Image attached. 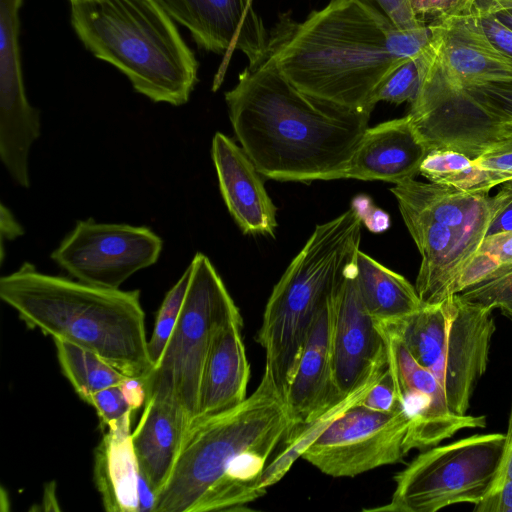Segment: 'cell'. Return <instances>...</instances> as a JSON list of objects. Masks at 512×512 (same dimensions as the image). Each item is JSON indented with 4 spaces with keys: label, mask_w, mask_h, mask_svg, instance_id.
Segmentation results:
<instances>
[{
    "label": "cell",
    "mask_w": 512,
    "mask_h": 512,
    "mask_svg": "<svg viewBox=\"0 0 512 512\" xmlns=\"http://www.w3.org/2000/svg\"><path fill=\"white\" fill-rule=\"evenodd\" d=\"M458 294L490 310L500 309L512 319V263L501 265L489 277Z\"/></svg>",
    "instance_id": "29"
},
{
    "label": "cell",
    "mask_w": 512,
    "mask_h": 512,
    "mask_svg": "<svg viewBox=\"0 0 512 512\" xmlns=\"http://www.w3.org/2000/svg\"><path fill=\"white\" fill-rule=\"evenodd\" d=\"M432 35L431 24L402 31L351 0H331L302 22L281 14L269 32L268 55L303 93L350 110L372 112L388 74L417 58Z\"/></svg>",
    "instance_id": "2"
},
{
    "label": "cell",
    "mask_w": 512,
    "mask_h": 512,
    "mask_svg": "<svg viewBox=\"0 0 512 512\" xmlns=\"http://www.w3.org/2000/svg\"><path fill=\"white\" fill-rule=\"evenodd\" d=\"M471 11L492 14L498 20L512 29V3L489 6H472L470 12Z\"/></svg>",
    "instance_id": "44"
},
{
    "label": "cell",
    "mask_w": 512,
    "mask_h": 512,
    "mask_svg": "<svg viewBox=\"0 0 512 512\" xmlns=\"http://www.w3.org/2000/svg\"><path fill=\"white\" fill-rule=\"evenodd\" d=\"M474 512H512V478L491 487L474 505Z\"/></svg>",
    "instance_id": "37"
},
{
    "label": "cell",
    "mask_w": 512,
    "mask_h": 512,
    "mask_svg": "<svg viewBox=\"0 0 512 512\" xmlns=\"http://www.w3.org/2000/svg\"><path fill=\"white\" fill-rule=\"evenodd\" d=\"M430 24L433 35L419 55L421 85L415 100L512 81V58L489 42L471 12Z\"/></svg>",
    "instance_id": "11"
},
{
    "label": "cell",
    "mask_w": 512,
    "mask_h": 512,
    "mask_svg": "<svg viewBox=\"0 0 512 512\" xmlns=\"http://www.w3.org/2000/svg\"><path fill=\"white\" fill-rule=\"evenodd\" d=\"M340 401L332 366L329 296L305 342L285 402L296 426L312 422Z\"/></svg>",
    "instance_id": "21"
},
{
    "label": "cell",
    "mask_w": 512,
    "mask_h": 512,
    "mask_svg": "<svg viewBox=\"0 0 512 512\" xmlns=\"http://www.w3.org/2000/svg\"><path fill=\"white\" fill-rule=\"evenodd\" d=\"M512 320V319H511ZM506 443L504 455L499 467V470L495 476L492 486L499 484L501 481L512 478V402L508 417L507 430L505 432Z\"/></svg>",
    "instance_id": "42"
},
{
    "label": "cell",
    "mask_w": 512,
    "mask_h": 512,
    "mask_svg": "<svg viewBox=\"0 0 512 512\" xmlns=\"http://www.w3.org/2000/svg\"><path fill=\"white\" fill-rule=\"evenodd\" d=\"M359 404L377 411L390 412L401 407L389 368L367 390Z\"/></svg>",
    "instance_id": "35"
},
{
    "label": "cell",
    "mask_w": 512,
    "mask_h": 512,
    "mask_svg": "<svg viewBox=\"0 0 512 512\" xmlns=\"http://www.w3.org/2000/svg\"><path fill=\"white\" fill-rule=\"evenodd\" d=\"M0 298L29 327L96 353L126 376L144 380L152 370L139 290L97 287L25 262L1 277Z\"/></svg>",
    "instance_id": "4"
},
{
    "label": "cell",
    "mask_w": 512,
    "mask_h": 512,
    "mask_svg": "<svg viewBox=\"0 0 512 512\" xmlns=\"http://www.w3.org/2000/svg\"><path fill=\"white\" fill-rule=\"evenodd\" d=\"M225 101L241 148L261 175L277 181L339 179L371 114L303 93L268 53L239 74Z\"/></svg>",
    "instance_id": "1"
},
{
    "label": "cell",
    "mask_w": 512,
    "mask_h": 512,
    "mask_svg": "<svg viewBox=\"0 0 512 512\" xmlns=\"http://www.w3.org/2000/svg\"><path fill=\"white\" fill-rule=\"evenodd\" d=\"M492 311L454 294L402 321L379 326L396 334L443 388L450 409L466 415L487 370L496 330Z\"/></svg>",
    "instance_id": "7"
},
{
    "label": "cell",
    "mask_w": 512,
    "mask_h": 512,
    "mask_svg": "<svg viewBox=\"0 0 512 512\" xmlns=\"http://www.w3.org/2000/svg\"><path fill=\"white\" fill-rule=\"evenodd\" d=\"M408 115L428 151L454 150L475 160L512 146V121L491 115L464 92L416 100Z\"/></svg>",
    "instance_id": "16"
},
{
    "label": "cell",
    "mask_w": 512,
    "mask_h": 512,
    "mask_svg": "<svg viewBox=\"0 0 512 512\" xmlns=\"http://www.w3.org/2000/svg\"><path fill=\"white\" fill-rule=\"evenodd\" d=\"M162 239L150 228L129 224L77 221L51 253V259L76 280L109 289L153 265Z\"/></svg>",
    "instance_id": "12"
},
{
    "label": "cell",
    "mask_w": 512,
    "mask_h": 512,
    "mask_svg": "<svg viewBox=\"0 0 512 512\" xmlns=\"http://www.w3.org/2000/svg\"><path fill=\"white\" fill-rule=\"evenodd\" d=\"M70 1H73V0H70Z\"/></svg>",
    "instance_id": "47"
},
{
    "label": "cell",
    "mask_w": 512,
    "mask_h": 512,
    "mask_svg": "<svg viewBox=\"0 0 512 512\" xmlns=\"http://www.w3.org/2000/svg\"><path fill=\"white\" fill-rule=\"evenodd\" d=\"M130 417L107 427L95 449L94 480L108 512H139L141 471L133 448Z\"/></svg>",
    "instance_id": "24"
},
{
    "label": "cell",
    "mask_w": 512,
    "mask_h": 512,
    "mask_svg": "<svg viewBox=\"0 0 512 512\" xmlns=\"http://www.w3.org/2000/svg\"><path fill=\"white\" fill-rule=\"evenodd\" d=\"M474 162L484 169L504 173L512 179V146L485 154Z\"/></svg>",
    "instance_id": "39"
},
{
    "label": "cell",
    "mask_w": 512,
    "mask_h": 512,
    "mask_svg": "<svg viewBox=\"0 0 512 512\" xmlns=\"http://www.w3.org/2000/svg\"><path fill=\"white\" fill-rule=\"evenodd\" d=\"M512 3V0H474L472 6H489Z\"/></svg>",
    "instance_id": "46"
},
{
    "label": "cell",
    "mask_w": 512,
    "mask_h": 512,
    "mask_svg": "<svg viewBox=\"0 0 512 512\" xmlns=\"http://www.w3.org/2000/svg\"><path fill=\"white\" fill-rule=\"evenodd\" d=\"M411 422L402 408L383 412L356 403L333 419L301 457L323 474L355 477L401 461Z\"/></svg>",
    "instance_id": "10"
},
{
    "label": "cell",
    "mask_w": 512,
    "mask_h": 512,
    "mask_svg": "<svg viewBox=\"0 0 512 512\" xmlns=\"http://www.w3.org/2000/svg\"><path fill=\"white\" fill-rule=\"evenodd\" d=\"M188 430L187 417L172 403L155 398L145 402L132 443L140 471L157 495L172 473Z\"/></svg>",
    "instance_id": "22"
},
{
    "label": "cell",
    "mask_w": 512,
    "mask_h": 512,
    "mask_svg": "<svg viewBox=\"0 0 512 512\" xmlns=\"http://www.w3.org/2000/svg\"><path fill=\"white\" fill-rule=\"evenodd\" d=\"M292 421L271 371L236 407L191 427L154 512L244 509L266 493L261 479Z\"/></svg>",
    "instance_id": "3"
},
{
    "label": "cell",
    "mask_w": 512,
    "mask_h": 512,
    "mask_svg": "<svg viewBox=\"0 0 512 512\" xmlns=\"http://www.w3.org/2000/svg\"><path fill=\"white\" fill-rule=\"evenodd\" d=\"M157 1V0H156Z\"/></svg>",
    "instance_id": "48"
},
{
    "label": "cell",
    "mask_w": 512,
    "mask_h": 512,
    "mask_svg": "<svg viewBox=\"0 0 512 512\" xmlns=\"http://www.w3.org/2000/svg\"><path fill=\"white\" fill-rule=\"evenodd\" d=\"M362 224L352 206L317 225L267 301L256 340L284 400L314 321L359 249Z\"/></svg>",
    "instance_id": "6"
},
{
    "label": "cell",
    "mask_w": 512,
    "mask_h": 512,
    "mask_svg": "<svg viewBox=\"0 0 512 512\" xmlns=\"http://www.w3.org/2000/svg\"><path fill=\"white\" fill-rule=\"evenodd\" d=\"M419 174L430 182L449 185L471 193H486L510 180L504 173L484 169L463 153L436 149L427 153Z\"/></svg>",
    "instance_id": "26"
},
{
    "label": "cell",
    "mask_w": 512,
    "mask_h": 512,
    "mask_svg": "<svg viewBox=\"0 0 512 512\" xmlns=\"http://www.w3.org/2000/svg\"><path fill=\"white\" fill-rule=\"evenodd\" d=\"M471 13L489 42L501 53L512 58V29L492 14L473 11Z\"/></svg>",
    "instance_id": "36"
},
{
    "label": "cell",
    "mask_w": 512,
    "mask_h": 512,
    "mask_svg": "<svg viewBox=\"0 0 512 512\" xmlns=\"http://www.w3.org/2000/svg\"><path fill=\"white\" fill-rule=\"evenodd\" d=\"M395 199H403L423 210L437 222L464 235L486 236L493 217L499 212L494 197L414 179L390 188Z\"/></svg>",
    "instance_id": "23"
},
{
    "label": "cell",
    "mask_w": 512,
    "mask_h": 512,
    "mask_svg": "<svg viewBox=\"0 0 512 512\" xmlns=\"http://www.w3.org/2000/svg\"><path fill=\"white\" fill-rule=\"evenodd\" d=\"M493 197L499 209H503L512 200V179L502 183L500 190Z\"/></svg>",
    "instance_id": "45"
},
{
    "label": "cell",
    "mask_w": 512,
    "mask_h": 512,
    "mask_svg": "<svg viewBox=\"0 0 512 512\" xmlns=\"http://www.w3.org/2000/svg\"><path fill=\"white\" fill-rule=\"evenodd\" d=\"M462 92L496 118L512 121V81L490 82Z\"/></svg>",
    "instance_id": "31"
},
{
    "label": "cell",
    "mask_w": 512,
    "mask_h": 512,
    "mask_svg": "<svg viewBox=\"0 0 512 512\" xmlns=\"http://www.w3.org/2000/svg\"><path fill=\"white\" fill-rule=\"evenodd\" d=\"M53 340L62 372L83 401L102 389L120 385L127 377L96 353L62 339Z\"/></svg>",
    "instance_id": "27"
},
{
    "label": "cell",
    "mask_w": 512,
    "mask_h": 512,
    "mask_svg": "<svg viewBox=\"0 0 512 512\" xmlns=\"http://www.w3.org/2000/svg\"><path fill=\"white\" fill-rule=\"evenodd\" d=\"M478 250L490 255L499 267L512 263V231L485 236Z\"/></svg>",
    "instance_id": "38"
},
{
    "label": "cell",
    "mask_w": 512,
    "mask_h": 512,
    "mask_svg": "<svg viewBox=\"0 0 512 512\" xmlns=\"http://www.w3.org/2000/svg\"><path fill=\"white\" fill-rule=\"evenodd\" d=\"M505 433L474 434L424 449L395 477L388 503L369 512H436L477 504L489 491L505 450Z\"/></svg>",
    "instance_id": "9"
},
{
    "label": "cell",
    "mask_w": 512,
    "mask_h": 512,
    "mask_svg": "<svg viewBox=\"0 0 512 512\" xmlns=\"http://www.w3.org/2000/svg\"><path fill=\"white\" fill-rule=\"evenodd\" d=\"M421 85L419 56L404 61L385 78L375 95V103L386 101L394 104L416 99Z\"/></svg>",
    "instance_id": "30"
},
{
    "label": "cell",
    "mask_w": 512,
    "mask_h": 512,
    "mask_svg": "<svg viewBox=\"0 0 512 512\" xmlns=\"http://www.w3.org/2000/svg\"><path fill=\"white\" fill-rule=\"evenodd\" d=\"M381 22L399 30H414L423 25L413 15L408 0H351Z\"/></svg>",
    "instance_id": "32"
},
{
    "label": "cell",
    "mask_w": 512,
    "mask_h": 512,
    "mask_svg": "<svg viewBox=\"0 0 512 512\" xmlns=\"http://www.w3.org/2000/svg\"><path fill=\"white\" fill-rule=\"evenodd\" d=\"M182 309L165 349L143 380L146 401L172 403L189 421L196 416L204 364L217 329L240 313L210 259L198 252Z\"/></svg>",
    "instance_id": "8"
},
{
    "label": "cell",
    "mask_w": 512,
    "mask_h": 512,
    "mask_svg": "<svg viewBox=\"0 0 512 512\" xmlns=\"http://www.w3.org/2000/svg\"><path fill=\"white\" fill-rule=\"evenodd\" d=\"M512 231V200L492 219L486 236Z\"/></svg>",
    "instance_id": "43"
},
{
    "label": "cell",
    "mask_w": 512,
    "mask_h": 512,
    "mask_svg": "<svg viewBox=\"0 0 512 512\" xmlns=\"http://www.w3.org/2000/svg\"><path fill=\"white\" fill-rule=\"evenodd\" d=\"M379 327L385 337L387 367L394 379L400 404L411 422L408 440L410 451L438 445L460 430L487 426L483 415L454 413L434 375L413 358L396 334Z\"/></svg>",
    "instance_id": "15"
},
{
    "label": "cell",
    "mask_w": 512,
    "mask_h": 512,
    "mask_svg": "<svg viewBox=\"0 0 512 512\" xmlns=\"http://www.w3.org/2000/svg\"><path fill=\"white\" fill-rule=\"evenodd\" d=\"M355 255L330 294L331 356L340 400L379 376L387 366L384 334L359 292Z\"/></svg>",
    "instance_id": "13"
},
{
    "label": "cell",
    "mask_w": 512,
    "mask_h": 512,
    "mask_svg": "<svg viewBox=\"0 0 512 512\" xmlns=\"http://www.w3.org/2000/svg\"><path fill=\"white\" fill-rule=\"evenodd\" d=\"M355 269L362 300L378 324L402 321L423 307L415 286L360 249Z\"/></svg>",
    "instance_id": "25"
},
{
    "label": "cell",
    "mask_w": 512,
    "mask_h": 512,
    "mask_svg": "<svg viewBox=\"0 0 512 512\" xmlns=\"http://www.w3.org/2000/svg\"><path fill=\"white\" fill-rule=\"evenodd\" d=\"M191 264L166 293L157 313L154 330L148 341V353L153 366L160 359L180 315L191 277ZM153 368V367H152Z\"/></svg>",
    "instance_id": "28"
},
{
    "label": "cell",
    "mask_w": 512,
    "mask_h": 512,
    "mask_svg": "<svg viewBox=\"0 0 512 512\" xmlns=\"http://www.w3.org/2000/svg\"><path fill=\"white\" fill-rule=\"evenodd\" d=\"M22 3L0 0V158L14 182L28 188V158L41 135V120L24 87L18 40Z\"/></svg>",
    "instance_id": "14"
},
{
    "label": "cell",
    "mask_w": 512,
    "mask_h": 512,
    "mask_svg": "<svg viewBox=\"0 0 512 512\" xmlns=\"http://www.w3.org/2000/svg\"><path fill=\"white\" fill-rule=\"evenodd\" d=\"M85 402L95 408L104 427L120 422L125 417L131 416L133 412L119 385L110 386L93 393Z\"/></svg>",
    "instance_id": "33"
},
{
    "label": "cell",
    "mask_w": 512,
    "mask_h": 512,
    "mask_svg": "<svg viewBox=\"0 0 512 512\" xmlns=\"http://www.w3.org/2000/svg\"><path fill=\"white\" fill-rule=\"evenodd\" d=\"M71 23L84 46L118 68L153 102L185 104L198 61L156 0H73Z\"/></svg>",
    "instance_id": "5"
},
{
    "label": "cell",
    "mask_w": 512,
    "mask_h": 512,
    "mask_svg": "<svg viewBox=\"0 0 512 512\" xmlns=\"http://www.w3.org/2000/svg\"><path fill=\"white\" fill-rule=\"evenodd\" d=\"M428 152L409 115L386 121L366 129L339 179L411 180Z\"/></svg>",
    "instance_id": "19"
},
{
    "label": "cell",
    "mask_w": 512,
    "mask_h": 512,
    "mask_svg": "<svg viewBox=\"0 0 512 512\" xmlns=\"http://www.w3.org/2000/svg\"><path fill=\"white\" fill-rule=\"evenodd\" d=\"M416 19L423 24L443 21L470 12L474 0H408Z\"/></svg>",
    "instance_id": "34"
},
{
    "label": "cell",
    "mask_w": 512,
    "mask_h": 512,
    "mask_svg": "<svg viewBox=\"0 0 512 512\" xmlns=\"http://www.w3.org/2000/svg\"><path fill=\"white\" fill-rule=\"evenodd\" d=\"M242 327L243 319L239 313L215 332L202 372L197 413L190 428L236 407L247 398L250 365Z\"/></svg>",
    "instance_id": "20"
},
{
    "label": "cell",
    "mask_w": 512,
    "mask_h": 512,
    "mask_svg": "<svg viewBox=\"0 0 512 512\" xmlns=\"http://www.w3.org/2000/svg\"><path fill=\"white\" fill-rule=\"evenodd\" d=\"M211 156L222 198L239 228L245 234L274 237L276 207L259 171L243 149L217 132L212 139Z\"/></svg>",
    "instance_id": "18"
},
{
    "label": "cell",
    "mask_w": 512,
    "mask_h": 512,
    "mask_svg": "<svg viewBox=\"0 0 512 512\" xmlns=\"http://www.w3.org/2000/svg\"><path fill=\"white\" fill-rule=\"evenodd\" d=\"M198 47L221 55L241 51L254 64L268 53L269 32L251 0H157Z\"/></svg>",
    "instance_id": "17"
},
{
    "label": "cell",
    "mask_w": 512,
    "mask_h": 512,
    "mask_svg": "<svg viewBox=\"0 0 512 512\" xmlns=\"http://www.w3.org/2000/svg\"><path fill=\"white\" fill-rule=\"evenodd\" d=\"M24 234L21 224L15 219L8 207L1 203L0 208V235H1V261L4 259V241L14 240Z\"/></svg>",
    "instance_id": "40"
},
{
    "label": "cell",
    "mask_w": 512,
    "mask_h": 512,
    "mask_svg": "<svg viewBox=\"0 0 512 512\" xmlns=\"http://www.w3.org/2000/svg\"><path fill=\"white\" fill-rule=\"evenodd\" d=\"M119 386L133 411L145 404L146 389L143 379L127 376Z\"/></svg>",
    "instance_id": "41"
}]
</instances>
